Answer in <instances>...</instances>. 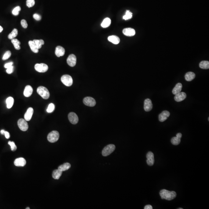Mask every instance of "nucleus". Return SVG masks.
Wrapping results in <instances>:
<instances>
[{"instance_id": "2eb2a0df", "label": "nucleus", "mask_w": 209, "mask_h": 209, "mask_svg": "<svg viewBox=\"0 0 209 209\" xmlns=\"http://www.w3.org/2000/svg\"><path fill=\"white\" fill-rule=\"evenodd\" d=\"M123 34L128 36H133L136 34L135 30L132 28H126L123 30Z\"/></svg>"}, {"instance_id": "7ed1b4c3", "label": "nucleus", "mask_w": 209, "mask_h": 209, "mask_svg": "<svg viewBox=\"0 0 209 209\" xmlns=\"http://www.w3.org/2000/svg\"><path fill=\"white\" fill-rule=\"evenodd\" d=\"M59 138V134L57 131H54L49 133L47 136V139L51 143L56 142Z\"/></svg>"}, {"instance_id": "79ce46f5", "label": "nucleus", "mask_w": 209, "mask_h": 209, "mask_svg": "<svg viewBox=\"0 0 209 209\" xmlns=\"http://www.w3.org/2000/svg\"><path fill=\"white\" fill-rule=\"evenodd\" d=\"M13 62H10V63L6 64L4 65V68L6 69L8 68H9L11 66H13Z\"/></svg>"}, {"instance_id": "f03ea898", "label": "nucleus", "mask_w": 209, "mask_h": 209, "mask_svg": "<svg viewBox=\"0 0 209 209\" xmlns=\"http://www.w3.org/2000/svg\"><path fill=\"white\" fill-rule=\"evenodd\" d=\"M37 92L43 98L48 99L50 97V93L48 89L44 86H40L38 87Z\"/></svg>"}, {"instance_id": "e433bc0d", "label": "nucleus", "mask_w": 209, "mask_h": 209, "mask_svg": "<svg viewBox=\"0 0 209 209\" xmlns=\"http://www.w3.org/2000/svg\"><path fill=\"white\" fill-rule=\"evenodd\" d=\"M35 4V0H27L26 6L30 8L34 6Z\"/></svg>"}, {"instance_id": "473e14b6", "label": "nucleus", "mask_w": 209, "mask_h": 209, "mask_svg": "<svg viewBox=\"0 0 209 209\" xmlns=\"http://www.w3.org/2000/svg\"><path fill=\"white\" fill-rule=\"evenodd\" d=\"M132 14L129 11H127L126 12V15L123 17V19L126 20H128L129 19L131 18H132Z\"/></svg>"}, {"instance_id": "de8ad7c7", "label": "nucleus", "mask_w": 209, "mask_h": 209, "mask_svg": "<svg viewBox=\"0 0 209 209\" xmlns=\"http://www.w3.org/2000/svg\"><path fill=\"white\" fill-rule=\"evenodd\" d=\"M3 27L0 26V33L3 31Z\"/></svg>"}, {"instance_id": "cd10ccee", "label": "nucleus", "mask_w": 209, "mask_h": 209, "mask_svg": "<svg viewBox=\"0 0 209 209\" xmlns=\"http://www.w3.org/2000/svg\"><path fill=\"white\" fill-rule=\"evenodd\" d=\"M199 66L202 69H208L209 68V62L208 61H202L199 63Z\"/></svg>"}, {"instance_id": "a878e982", "label": "nucleus", "mask_w": 209, "mask_h": 209, "mask_svg": "<svg viewBox=\"0 0 209 209\" xmlns=\"http://www.w3.org/2000/svg\"><path fill=\"white\" fill-rule=\"evenodd\" d=\"M29 46L30 47L32 51L34 52L35 53H37L38 52V48L36 47V45H35L34 42L33 41H30L28 42Z\"/></svg>"}, {"instance_id": "72a5a7b5", "label": "nucleus", "mask_w": 209, "mask_h": 209, "mask_svg": "<svg viewBox=\"0 0 209 209\" xmlns=\"http://www.w3.org/2000/svg\"><path fill=\"white\" fill-rule=\"evenodd\" d=\"M55 110V105L52 103H51L48 105V108L46 109V111L48 113H50Z\"/></svg>"}, {"instance_id": "c85d7f7f", "label": "nucleus", "mask_w": 209, "mask_h": 209, "mask_svg": "<svg viewBox=\"0 0 209 209\" xmlns=\"http://www.w3.org/2000/svg\"><path fill=\"white\" fill-rule=\"evenodd\" d=\"M11 42L13 44L14 46H15L16 49L17 50L20 49L21 47L20 45L21 43L18 39L14 38L11 40Z\"/></svg>"}, {"instance_id": "3c124183", "label": "nucleus", "mask_w": 209, "mask_h": 209, "mask_svg": "<svg viewBox=\"0 0 209 209\" xmlns=\"http://www.w3.org/2000/svg\"><path fill=\"white\" fill-rule=\"evenodd\" d=\"M208 121H209V117H208Z\"/></svg>"}, {"instance_id": "09e8293b", "label": "nucleus", "mask_w": 209, "mask_h": 209, "mask_svg": "<svg viewBox=\"0 0 209 209\" xmlns=\"http://www.w3.org/2000/svg\"><path fill=\"white\" fill-rule=\"evenodd\" d=\"M26 209H30V207H26Z\"/></svg>"}, {"instance_id": "1a4fd4ad", "label": "nucleus", "mask_w": 209, "mask_h": 209, "mask_svg": "<svg viewBox=\"0 0 209 209\" xmlns=\"http://www.w3.org/2000/svg\"><path fill=\"white\" fill-rule=\"evenodd\" d=\"M68 119L70 122L73 124H77L79 121L78 116L74 112H71L69 114Z\"/></svg>"}, {"instance_id": "4468645a", "label": "nucleus", "mask_w": 209, "mask_h": 209, "mask_svg": "<svg viewBox=\"0 0 209 209\" xmlns=\"http://www.w3.org/2000/svg\"><path fill=\"white\" fill-rule=\"evenodd\" d=\"M187 95L184 92H180L179 93L175 94L174 99L175 101L180 102L184 100L186 98Z\"/></svg>"}, {"instance_id": "b1692460", "label": "nucleus", "mask_w": 209, "mask_h": 209, "mask_svg": "<svg viewBox=\"0 0 209 209\" xmlns=\"http://www.w3.org/2000/svg\"><path fill=\"white\" fill-rule=\"evenodd\" d=\"M71 164L69 163H66L59 166L58 169L61 171H65L71 168Z\"/></svg>"}, {"instance_id": "393cba45", "label": "nucleus", "mask_w": 209, "mask_h": 209, "mask_svg": "<svg viewBox=\"0 0 209 209\" xmlns=\"http://www.w3.org/2000/svg\"><path fill=\"white\" fill-rule=\"evenodd\" d=\"M111 21L109 18H107L104 19L101 24V26L103 28H106L109 27L111 25Z\"/></svg>"}, {"instance_id": "9d476101", "label": "nucleus", "mask_w": 209, "mask_h": 209, "mask_svg": "<svg viewBox=\"0 0 209 209\" xmlns=\"http://www.w3.org/2000/svg\"><path fill=\"white\" fill-rule=\"evenodd\" d=\"M68 64L71 67H74L76 63V58L74 54H71L67 59Z\"/></svg>"}, {"instance_id": "ddd939ff", "label": "nucleus", "mask_w": 209, "mask_h": 209, "mask_svg": "<svg viewBox=\"0 0 209 209\" xmlns=\"http://www.w3.org/2000/svg\"><path fill=\"white\" fill-rule=\"evenodd\" d=\"M170 113L168 111H165L162 112L159 115V120L161 122H163L166 121L167 118L169 117Z\"/></svg>"}, {"instance_id": "a18cd8bd", "label": "nucleus", "mask_w": 209, "mask_h": 209, "mask_svg": "<svg viewBox=\"0 0 209 209\" xmlns=\"http://www.w3.org/2000/svg\"><path fill=\"white\" fill-rule=\"evenodd\" d=\"M182 136V134L181 133H177L176 134L177 137H178L179 138H181Z\"/></svg>"}, {"instance_id": "7c9ffc66", "label": "nucleus", "mask_w": 209, "mask_h": 209, "mask_svg": "<svg viewBox=\"0 0 209 209\" xmlns=\"http://www.w3.org/2000/svg\"><path fill=\"white\" fill-rule=\"evenodd\" d=\"M33 41L38 49L41 48L42 45L44 44V41L43 40H34Z\"/></svg>"}, {"instance_id": "8fccbe9b", "label": "nucleus", "mask_w": 209, "mask_h": 209, "mask_svg": "<svg viewBox=\"0 0 209 209\" xmlns=\"http://www.w3.org/2000/svg\"><path fill=\"white\" fill-rule=\"evenodd\" d=\"M178 209H183V208H178Z\"/></svg>"}, {"instance_id": "f257e3e1", "label": "nucleus", "mask_w": 209, "mask_h": 209, "mask_svg": "<svg viewBox=\"0 0 209 209\" xmlns=\"http://www.w3.org/2000/svg\"><path fill=\"white\" fill-rule=\"evenodd\" d=\"M160 195L162 199L168 201L173 200L176 197L177 194L174 191H170L166 189L162 190L160 192Z\"/></svg>"}, {"instance_id": "39448f33", "label": "nucleus", "mask_w": 209, "mask_h": 209, "mask_svg": "<svg viewBox=\"0 0 209 209\" xmlns=\"http://www.w3.org/2000/svg\"><path fill=\"white\" fill-rule=\"evenodd\" d=\"M62 82L66 86H70L73 83V79L72 77L69 75H64L61 78Z\"/></svg>"}, {"instance_id": "ea45409f", "label": "nucleus", "mask_w": 209, "mask_h": 209, "mask_svg": "<svg viewBox=\"0 0 209 209\" xmlns=\"http://www.w3.org/2000/svg\"><path fill=\"white\" fill-rule=\"evenodd\" d=\"M13 71L14 67L13 66L7 68V70H6V72L8 74H11L13 72Z\"/></svg>"}, {"instance_id": "49530a36", "label": "nucleus", "mask_w": 209, "mask_h": 209, "mask_svg": "<svg viewBox=\"0 0 209 209\" xmlns=\"http://www.w3.org/2000/svg\"><path fill=\"white\" fill-rule=\"evenodd\" d=\"M5 132V131L4 130H1V134H3V135H4Z\"/></svg>"}, {"instance_id": "20e7f679", "label": "nucleus", "mask_w": 209, "mask_h": 209, "mask_svg": "<svg viewBox=\"0 0 209 209\" xmlns=\"http://www.w3.org/2000/svg\"><path fill=\"white\" fill-rule=\"evenodd\" d=\"M116 149V146L114 144H111L107 145L102 150V154L104 156H107L111 154Z\"/></svg>"}, {"instance_id": "0eeeda50", "label": "nucleus", "mask_w": 209, "mask_h": 209, "mask_svg": "<svg viewBox=\"0 0 209 209\" xmlns=\"http://www.w3.org/2000/svg\"><path fill=\"white\" fill-rule=\"evenodd\" d=\"M18 126L23 131H27L28 128V125L27 121L23 119H19L18 122Z\"/></svg>"}, {"instance_id": "6e6552de", "label": "nucleus", "mask_w": 209, "mask_h": 209, "mask_svg": "<svg viewBox=\"0 0 209 209\" xmlns=\"http://www.w3.org/2000/svg\"><path fill=\"white\" fill-rule=\"evenodd\" d=\"M83 101L84 104L89 107L94 106L96 104L95 100L91 97H85L84 98Z\"/></svg>"}, {"instance_id": "37998d69", "label": "nucleus", "mask_w": 209, "mask_h": 209, "mask_svg": "<svg viewBox=\"0 0 209 209\" xmlns=\"http://www.w3.org/2000/svg\"><path fill=\"white\" fill-rule=\"evenodd\" d=\"M4 135L5 136V137H6V138H9V137H10V134H9V132L7 131H5Z\"/></svg>"}, {"instance_id": "423d86ee", "label": "nucleus", "mask_w": 209, "mask_h": 209, "mask_svg": "<svg viewBox=\"0 0 209 209\" xmlns=\"http://www.w3.org/2000/svg\"><path fill=\"white\" fill-rule=\"evenodd\" d=\"M36 71L39 73H45L48 70V66L44 63L36 64L35 66Z\"/></svg>"}, {"instance_id": "a19ab883", "label": "nucleus", "mask_w": 209, "mask_h": 209, "mask_svg": "<svg viewBox=\"0 0 209 209\" xmlns=\"http://www.w3.org/2000/svg\"><path fill=\"white\" fill-rule=\"evenodd\" d=\"M33 17L35 19V20L37 21L40 20L41 18V16H40V15H38V14H34V15H33Z\"/></svg>"}, {"instance_id": "dca6fc26", "label": "nucleus", "mask_w": 209, "mask_h": 209, "mask_svg": "<svg viewBox=\"0 0 209 209\" xmlns=\"http://www.w3.org/2000/svg\"><path fill=\"white\" fill-rule=\"evenodd\" d=\"M14 164L17 167H24L26 164V161L23 158H18L15 160Z\"/></svg>"}, {"instance_id": "6ab92c4d", "label": "nucleus", "mask_w": 209, "mask_h": 209, "mask_svg": "<svg viewBox=\"0 0 209 209\" xmlns=\"http://www.w3.org/2000/svg\"><path fill=\"white\" fill-rule=\"evenodd\" d=\"M33 89L30 85H27L25 88L24 91V95L25 97H29L33 93Z\"/></svg>"}, {"instance_id": "c03bdc74", "label": "nucleus", "mask_w": 209, "mask_h": 209, "mask_svg": "<svg viewBox=\"0 0 209 209\" xmlns=\"http://www.w3.org/2000/svg\"><path fill=\"white\" fill-rule=\"evenodd\" d=\"M144 209H153V207L152 206H151V205H146L144 207Z\"/></svg>"}, {"instance_id": "4be33fe9", "label": "nucleus", "mask_w": 209, "mask_h": 209, "mask_svg": "<svg viewBox=\"0 0 209 209\" xmlns=\"http://www.w3.org/2000/svg\"><path fill=\"white\" fill-rule=\"evenodd\" d=\"M195 76H196V75L194 73L192 72H189L185 74V78L187 81H191L195 78Z\"/></svg>"}, {"instance_id": "5701e85b", "label": "nucleus", "mask_w": 209, "mask_h": 209, "mask_svg": "<svg viewBox=\"0 0 209 209\" xmlns=\"http://www.w3.org/2000/svg\"><path fill=\"white\" fill-rule=\"evenodd\" d=\"M63 174V172L59 169L55 170L52 173V177L55 179L58 180Z\"/></svg>"}, {"instance_id": "9b49d317", "label": "nucleus", "mask_w": 209, "mask_h": 209, "mask_svg": "<svg viewBox=\"0 0 209 209\" xmlns=\"http://www.w3.org/2000/svg\"><path fill=\"white\" fill-rule=\"evenodd\" d=\"M146 162L149 166H153L154 162V156L152 152L149 151L147 154Z\"/></svg>"}, {"instance_id": "58836bf2", "label": "nucleus", "mask_w": 209, "mask_h": 209, "mask_svg": "<svg viewBox=\"0 0 209 209\" xmlns=\"http://www.w3.org/2000/svg\"><path fill=\"white\" fill-rule=\"evenodd\" d=\"M21 25L22 27L24 28H26L28 27V24L25 20H21Z\"/></svg>"}, {"instance_id": "f704fd0d", "label": "nucleus", "mask_w": 209, "mask_h": 209, "mask_svg": "<svg viewBox=\"0 0 209 209\" xmlns=\"http://www.w3.org/2000/svg\"><path fill=\"white\" fill-rule=\"evenodd\" d=\"M21 10L20 7V6H17L14 9L13 11H12V13L14 16H18V15L19 12Z\"/></svg>"}, {"instance_id": "bb28decb", "label": "nucleus", "mask_w": 209, "mask_h": 209, "mask_svg": "<svg viewBox=\"0 0 209 209\" xmlns=\"http://www.w3.org/2000/svg\"><path fill=\"white\" fill-rule=\"evenodd\" d=\"M6 103L8 109H11L13 107L14 103V99L12 97H9L6 99Z\"/></svg>"}, {"instance_id": "f8f14e48", "label": "nucleus", "mask_w": 209, "mask_h": 209, "mask_svg": "<svg viewBox=\"0 0 209 209\" xmlns=\"http://www.w3.org/2000/svg\"><path fill=\"white\" fill-rule=\"evenodd\" d=\"M144 111L146 112H149L152 110L153 108V104L151 99L149 98L145 99L144 101Z\"/></svg>"}, {"instance_id": "4c0bfd02", "label": "nucleus", "mask_w": 209, "mask_h": 209, "mask_svg": "<svg viewBox=\"0 0 209 209\" xmlns=\"http://www.w3.org/2000/svg\"><path fill=\"white\" fill-rule=\"evenodd\" d=\"M8 144L11 146V149L12 151H15L17 149V147L15 144L14 142L9 141L8 142Z\"/></svg>"}, {"instance_id": "412c9836", "label": "nucleus", "mask_w": 209, "mask_h": 209, "mask_svg": "<svg viewBox=\"0 0 209 209\" xmlns=\"http://www.w3.org/2000/svg\"><path fill=\"white\" fill-rule=\"evenodd\" d=\"M182 88V85L181 83H177L176 85H175V86L172 90V93L173 94L175 95L179 93L180 91H181Z\"/></svg>"}, {"instance_id": "c9c22d12", "label": "nucleus", "mask_w": 209, "mask_h": 209, "mask_svg": "<svg viewBox=\"0 0 209 209\" xmlns=\"http://www.w3.org/2000/svg\"><path fill=\"white\" fill-rule=\"evenodd\" d=\"M11 53L10 51H7L4 55L3 58V60H6L8 59L11 56Z\"/></svg>"}, {"instance_id": "a211bd4d", "label": "nucleus", "mask_w": 209, "mask_h": 209, "mask_svg": "<svg viewBox=\"0 0 209 209\" xmlns=\"http://www.w3.org/2000/svg\"><path fill=\"white\" fill-rule=\"evenodd\" d=\"M33 113V109L31 107L28 108L24 116L25 120L27 121H30L32 118Z\"/></svg>"}, {"instance_id": "f3484780", "label": "nucleus", "mask_w": 209, "mask_h": 209, "mask_svg": "<svg viewBox=\"0 0 209 209\" xmlns=\"http://www.w3.org/2000/svg\"><path fill=\"white\" fill-rule=\"evenodd\" d=\"M65 49L62 46H58L56 48L55 54L58 57L63 56L65 54Z\"/></svg>"}, {"instance_id": "aec40b11", "label": "nucleus", "mask_w": 209, "mask_h": 209, "mask_svg": "<svg viewBox=\"0 0 209 209\" xmlns=\"http://www.w3.org/2000/svg\"><path fill=\"white\" fill-rule=\"evenodd\" d=\"M108 39L109 41L116 45L119 44L120 41L119 37L115 35L110 36L108 37Z\"/></svg>"}, {"instance_id": "2f4dec72", "label": "nucleus", "mask_w": 209, "mask_h": 209, "mask_svg": "<svg viewBox=\"0 0 209 209\" xmlns=\"http://www.w3.org/2000/svg\"><path fill=\"white\" fill-rule=\"evenodd\" d=\"M171 141L173 145H178L180 143V139L177 137H174L172 138Z\"/></svg>"}, {"instance_id": "c756f323", "label": "nucleus", "mask_w": 209, "mask_h": 209, "mask_svg": "<svg viewBox=\"0 0 209 209\" xmlns=\"http://www.w3.org/2000/svg\"><path fill=\"white\" fill-rule=\"evenodd\" d=\"M18 35V30L17 29H14L12 31V32L8 36V38L10 40H12V39L15 38Z\"/></svg>"}]
</instances>
